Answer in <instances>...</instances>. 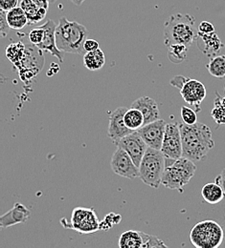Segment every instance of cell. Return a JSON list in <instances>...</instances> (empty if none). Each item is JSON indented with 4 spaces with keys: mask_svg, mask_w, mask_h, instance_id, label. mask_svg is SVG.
<instances>
[{
    "mask_svg": "<svg viewBox=\"0 0 225 248\" xmlns=\"http://www.w3.org/2000/svg\"><path fill=\"white\" fill-rule=\"evenodd\" d=\"M182 140V156L193 161H201L214 148L212 131L209 126L201 123L189 125L179 124Z\"/></svg>",
    "mask_w": 225,
    "mask_h": 248,
    "instance_id": "obj_1",
    "label": "cell"
},
{
    "mask_svg": "<svg viewBox=\"0 0 225 248\" xmlns=\"http://www.w3.org/2000/svg\"><path fill=\"white\" fill-rule=\"evenodd\" d=\"M88 36L86 26L77 21H69L62 17L56 28V42L58 48L64 53L85 56L84 44Z\"/></svg>",
    "mask_w": 225,
    "mask_h": 248,
    "instance_id": "obj_2",
    "label": "cell"
},
{
    "mask_svg": "<svg viewBox=\"0 0 225 248\" xmlns=\"http://www.w3.org/2000/svg\"><path fill=\"white\" fill-rule=\"evenodd\" d=\"M194 17L186 14H176L170 16L164 27V43L166 46L183 44L188 48L196 40Z\"/></svg>",
    "mask_w": 225,
    "mask_h": 248,
    "instance_id": "obj_3",
    "label": "cell"
},
{
    "mask_svg": "<svg viewBox=\"0 0 225 248\" xmlns=\"http://www.w3.org/2000/svg\"><path fill=\"white\" fill-rule=\"evenodd\" d=\"M196 171L193 160L181 156L179 158L165 157V170L162 178V186L171 190L183 192L184 187L192 180Z\"/></svg>",
    "mask_w": 225,
    "mask_h": 248,
    "instance_id": "obj_4",
    "label": "cell"
},
{
    "mask_svg": "<svg viewBox=\"0 0 225 248\" xmlns=\"http://www.w3.org/2000/svg\"><path fill=\"white\" fill-rule=\"evenodd\" d=\"M164 170L165 155L161 150L149 147L139 165L140 180L146 186L157 189L162 185Z\"/></svg>",
    "mask_w": 225,
    "mask_h": 248,
    "instance_id": "obj_5",
    "label": "cell"
},
{
    "mask_svg": "<svg viewBox=\"0 0 225 248\" xmlns=\"http://www.w3.org/2000/svg\"><path fill=\"white\" fill-rule=\"evenodd\" d=\"M224 239V229L218 222L211 219L196 223L190 232V241L197 248H220Z\"/></svg>",
    "mask_w": 225,
    "mask_h": 248,
    "instance_id": "obj_6",
    "label": "cell"
},
{
    "mask_svg": "<svg viewBox=\"0 0 225 248\" xmlns=\"http://www.w3.org/2000/svg\"><path fill=\"white\" fill-rule=\"evenodd\" d=\"M67 228L74 229L81 234H91L100 230V221L93 208L77 207L73 210L70 222L63 223Z\"/></svg>",
    "mask_w": 225,
    "mask_h": 248,
    "instance_id": "obj_7",
    "label": "cell"
},
{
    "mask_svg": "<svg viewBox=\"0 0 225 248\" xmlns=\"http://www.w3.org/2000/svg\"><path fill=\"white\" fill-rule=\"evenodd\" d=\"M161 151L165 157L176 159L182 156V140L179 123L167 124Z\"/></svg>",
    "mask_w": 225,
    "mask_h": 248,
    "instance_id": "obj_8",
    "label": "cell"
},
{
    "mask_svg": "<svg viewBox=\"0 0 225 248\" xmlns=\"http://www.w3.org/2000/svg\"><path fill=\"white\" fill-rule=\"evenodd\" d=\"M110 166L112 171L118 176L130 180L139 178V167L134 163L130 155L120 147H117L113 153Z\"/></svg>",
    "mask_w": 225,
    "mask_h": 248,
    "instance_id": "obj_9",
    "label": "cell"
},
{
    "mask_svg": "<svg viewBox=\"0 0 225 248\" xmlns=\"http://www.w3.org/2000/svg\"><path fill=\"white\" fill-rule=\"evenodd\" d=\"M115 145L124 149L138 167L147 152V149L149 148L137 131L124 137Z\"/></svg>",
    "mask_w": 225,
    "mask_h": 248,
    "instance_id": "obj_10",
    "label": "cell"
},
{
    "mask_svg": "<svg viewBox=\"0 0 225 248\" xmlns=\"http://www.w3.org/2000/svg\"><path fill=\"white\" fill-rule=\"evenodd\" d=\"M167 124L163 120H157L151 124H145L137 130L149 147L161 150Z\"/></svg>",
    "mask_w": 225,
    "mask_h": 248,
    "instance_id": "obj_11",
    "label": "cell"
},
{
    "mask_svg": "<svg viewBox=\"0 0 225 248\" xmlns=\"http://www.w3.org/2000/svg\"><path fill=\"white\" fill-rule=\"evenodd\" d=\"M128 111L126 107H118L109 116V124L107 129V136L116 144L121 139L131 134L132 130L125 124V114Z\"/></svg>",
    "mask_w": 225,
    "mask_h": 248,
    "instance_id": "obj_12",
    "label": "cell"
},
{
    "mask_svg": "<svg viewBox=\"0 0 225 248\" xmlns=\"http://www.w3.org/2000/svg\"><path fill=\"white\" fill-rule=\"evenodd\" d=\"M41 27L44 29V37L42 42L35 47H37L39 50L43 52L50 53L52 56L56 57L60 62H64V52L58 48L56 42V23L53 20L49 19L46 21L45 24L41 25Z\"/></svg>",
    "mask_w": 225,
    "mask_h": 248,
    "instance_id": "obj_13",
    "label": "cell"
},
{
    "mask_svg": "<svg viewBox=\"0 0 225 248\" xmlns=\"http://www.w3.org/2000/svg\"><path fill=\"white\" fill-rule=\"evenodd\" d=\"M180 93L186 103L194 106L196 110H200L199 105L204 100L207 91L202 82L189 78L181 88Z\"/></svg>",
    "mask_w": 225,
    "mask_h": 248,
    "instance_id": "obj_14",
    "label": "cell"
},
{
    "mask_svg": "<svg viewBox=\"0 0 225 248\" xmlns=\"http://www.w3.org/2000/svg\"><path fill=\"white\" fill-rule=\"evenodd\" d=\"M197 47L209 58L215 57L225 47V44L220 39L216 31L211 33H201L197 31Z\"/></svg>",
    "mask_w": 225,
    "mask_h": 248,
    "instance_id": "obj_15",
    "label": "cell"
},
{
    "mask_svg": "<svg viewBox=\"0 0 225 248\" xmlns=\"http://www.w3.org/2000/svg\"><path fill=\"white\" fill-rule=\"evenodd\" d=\"M131 108H135L141 111L144 116L145 124H151L160 119L159 108L156 101L148 95H143L134 100L131 103Z\"/></svg>",
    "mask_w": 225,
    "mask_h": 248,
    "instance_id": "obj_16",
    "label": "cell"
},
{
    "mask_svg": "<svg viewBox=\"0 0 225 248\" xmlns=\"http://www.w3.org/2000/svg\"><path fill=\"white\" fill-rule=\"evenodd\" d=\"M31 216V211L23 204L17 202L14 207L0 217V226L7 228L18 223L25 222Z\"/></svg>",
    "mask_w": 225,
    "mask_h": 248,
    "instance_id": "obj_17",
    "label": "cell"
},
{
    "mask_svg": "<svg viewBox=\"0 0 225 248\" xmlns=\"http://www.w3.org/2000/svg\"><path fill=\"white\" fill-rule=\"evenodd\" d=\"M201 196L206 202L210 204H217L225 200V191L217 183L207 184L201 189Z\"/></svg>",
    "mask_w": 225,
    "mask_h": 248,
    "instance_id": "obj_18",
    "label": "cell"
},
{
    "mask_svg": "<svg viewBox=\"0 0 225 248\" xmlns=\"http://www.w3.org/2000/svg\"><path fill=\"white\" fill-rule=\"evenodd\" d=\"M19 6L25 12L28 17L29 23H32V24L37 23L42 19H44L48 12V10L39 8L33 0H21V2L19 3Z\"/></svg>",
    "mask_w": 225,
    "mask_h": 248,
    "instance_id": "obj_19",
    "label": "cell"
},
{
    "mask_svg": "<svg viewBox=\"0 0 225 248\" xmlns=\"http://www.w3.org/2000/svg\"><path fill=\"white\" fill-rule=\"evenodd\" d=\"M7 22L11 29L21 30L28 23V17L20 6H17L7 12Z\"/></svg>",
    "mask_w": 225,
    "mask_h": 248,
    "instance_id": "obj_20",
    "label": "cell"
},
{
    "mask_svg": "<svg viewBox=\"0 0 225 248\" xmlns=\"http://www.w3.org/2000/svg\"><path fill=\"white\" fill-rule=\"evenodd\" d=\"M118 246L120 248H142L143 238L141 231H125L119 238Z\"/></svg>",
    "mask_w": 225,
    "mask_h": 248,
    "instance_id": "obj_21",
    "label": "cell"
},
{
    "mask_svg": "<svg viewBox=\"0 0 225 248\" xmlns=\"http://www.w3.org/2000/svg\"><path fill=\"white\" fill-rule=\"evenodd\" d=\"M104 63L105 57L100 48L95 51L87 52L84 56V64L90 71H98L102 69Z\"/></svg>",
    "mask_w": 225,
    "mask_h": 248,
    "instance_id": "obj_22",
    "label": "cell"
},
{
    "mask_svg": "<svg viewBox=\"0 0 225 248\" xmlns=\"http://www.w3.org/2000/svg\"><path fill=\"white\" fill-rule=\"evenodd\" d=\"M26 52H27V48L23 43L16 42V43L10 44L7 47L6 56L14 64L18 66V64L24 59Z\"/></svg>",
    "mask_w": 225,
    "mask_h": 248,
    "instance_id": "obj_23",
    "label": "cell"
},
{
    "mask_svg": "<svg viewBox=\"0 0 225 248\" xmlns=\"http://www.w3.org/2000/svg\"><path fill=\"white\" fill-rule=\"evenodd\" d=\"M124 120L126 125L132 131H137L145 124L143 114L141 113V111L135 108L128 109L125 114Z\"/></svg>",
    "mask_w": 225,
    "mask_h": 248,
    "instance_id": "obj_24",
    "label": "cell"
},
{
    "mask_svg": "<svg viewBox=\"0 0 225 248\" xmlns=\"http://www.w3.org/2000/svg\"><path fill=\"white\" fill-rule=\"evenodd\" d=\"M209 74L215 78H222L225 77V56H215L211 58L206 65Z\"/></svg>",
    "mask_w": 225,
    "mask_h": 248,
    "instance_id": "obj_25",
    "label": "cell"
},
{
    "mask_svg": "<svg viewBox=\"0 0 225 248\" xmlns=\"http://www.w3.org/2000/svg\"><path fill=\"white\" fill-rule=\"evenodd\" d=\"M168 58L171 62L175 64L186 61L188 47L183 44H174L168 47Z\"/></svg>",
    "mask_w": 225,
    "mask_h": 248,
    "instance_id": "obj_26",
    "label": "cell"
},
{
    "mask_svg": "<svg viewBox=\"0 0 225 248\" xmlns=\"http://www.w3.org/2000/svg\"><path fill=\"white\" fill-rule=\"evenodd\" d=\"M222 96L219 92H216L214 99V107L211 112V116L218 125L225 124V106L222 101Z\"/></svg>",
    "mask_w": 225,
    "mask_h": 248,
    "instance_id": "obj_27",
    "label": "cell"
},
{
    "mask_svg": "<svg viewBox=\"0 0 225 248\" xmlns=\"http://www.w3.org/2000/svg\"><path fill=\"white\" fill-rule=\"evenodd\" d=\"M143 238L142 248H167V246L156 236L141 232Z\"/></svg>",
    "mask_w": 225,
    "mask_h": 248,
    "instance_id": "obj_28",
    "label": "cell"
},
{
    "mask_svg": "<svg viewBox=\"0 0 225 248\" xmlns=\"http://www.w3.org/2000/svg\"><path fill=\"white\" fill-rule=\"evenodd\" d=\"M121 219H122V217L120 215L110 213L104 217V220L100 221V230H108L113 225L119 223L121 221Z\"/></svg>",
    "mask_w": 225,
    "mask_h": 248,
    "instance_id": "obj_29",
    "label": "cell"
},
{
    "mask_svg": "<svg viewBox=\"0 0 225 248\" xmlns=\"http://www.w3.org/2000/svg\"><path fill=\"white\" fill-rule=\"evenodd\" d=\"M181 119L183 121V123L186 124H189V125H192V124H196V113L195 111L193 110L192 108H189V107H186V106H183L181 107Z\"/></svg>",
    "mask_w": 225,
    "mask_h": 248,
    "instance_id": "obj_30",
    "label": "cell"
},
{
    "mask_svg": "<svg viewBox=\"0 0 225 248\" xmlns=\"http://www.w3.org/2000/svg\"><path fill=\"white\" fill-rule=\"evenodd\" d=\"M28 36H29V40H30V42L32 43L33 45L37 46L43 40L44 29L41 26H39L38 28H35V29H34V30L30 31Z\"/></svg>",
    "mask_w": 225,
    "mask_h": 248,
    "instance_id": "obj_31",
    "label": "cell"
},
{
    "mask_svg": "<svg viewBox=\"0 0 225 248\" xmlns=\"http://www.w3.org/2000/svg\"><path fill=\"white\" fill-rule=\"evenodd\" d=\"M7 16V12H5L3 10H0V18H1L0 23H1V31H2V36L3 37L6 36L9 29H11L8 22H7V16Z\"/></svg>",
    "mask_w": 225,
    "mask_h": 248,
    "instance_id": "obj_32",
    "label": "cell"
},
{
    "mask_svg": "<svg viewBox=\"0 0 225 248\" xmlns=\"http://www.w3.org/2000/svg\"><path fill=\"white\" fill-rule=\"evenodd\" d=\"M19 4L18 0H0V9L8 12L16 7H17Z\"/></svg>",
    "mask_w": 225,
    "mask_h": 248,
    "instance_id": "obj_33",
    "label": "cell"
},
{
    "mask_svg": "<svg viewBox=\"0 0 225 248\" xmlns=\"http://www.w3.org/2000/svg\"><path fill=\"white\" fill-rule=\"evenodd\" d=\"M189 78L183 77V76H175L174 78H173L171 79V84L175 87V88H178L179 90H181V88L184 86V84L186 83V81L188 80Z\"/></svg>",
    "mask_w": 225,
    "mask_h": 248,
    "instance_id": "obj_34",
    "label": "cell"
},
{
    "mask_svg": "<svg viewBox=\"0 0 225 248\" xmlns=\"http://www.w3.org/2000/svg\"><path fill=\"white\" fill-rule=\"evenodd\" d=\"M197 31L201 33H211L215 31V27L212 23L208 21H202L197 28Z\"/></svg>",
    "mask_w": 225,
    "mask_h": 248,
    "instance_id": "obj_35",
    "label": "cell"
},
{
    "mask_svg": "<svg viewBox=\"0 0 225 248\" xmlns=\"http://www.w3.org/2000/svg\"><path fill=\"white\" fill-rule=\"evenodd\" d=\"M84 48H85V51L86 53L87 52H91V51H95L97 49L100 48V45L99 43L97 42L95 39H90V38H87L84 44Z\"/></svg>",
    "mask_w": 225,
    "mask_h": 248,
    "instance_id": "obj_36",
    "label": "cell"
},
{
    "mask_svg": "<svg viewBox=\"0 0 225 248\" xmlns=\"http://www.w3.org/2000/svg\"><path fill=\"white\" fill-rule=\"evenodd\" d=\"M215 183L222 186L225 191V169H224L223 172L215 179Z\"/></svg>",
    "mask_w": 225,
    "mask_h": 248,
    "instance_id": "obj_37",
    "label": "cell"
},
{
    "mask_svg": "<svg viewBox=\"0 0 225 248\" xmlns=\"http://www.w3.org/2000/svg\"><path fill=\"white\" fill-rule=\"evenodd\" d=\"M39 8L48 10L49 9V2L50 0H33Z\"/></svg>",
    "mask_w": 225,
    "mask_h": 248,
    "instance_id": "obj_38",
    "label": "cell"
},
{
    "mask_svg": "<svg viewBox=\"0 0 225 248\" xmlns=\"http://www.w3.org/2000/svg\"><path fill=\"white\" fill-rule=\"evenodd\" d=\"M75 5H77V6H80V5H82L86 0H71Z\"/></svg>",
    "mask_w": 225,
    "mask_h": 248,
    "instance_id": "obj_39",
    "label": "cell"
},
{
    "mask_svg": "<svg viewBox=\"0 0 225 248\" xmlns=\"http://www.w3.org/2000/svg\"><path fill=\"white\" fill-rule=\"evenodd\" d=\"M222 101H223V103H224V105L225 106V96H224V97L222 98Z\"/></svg>",
    "mask_w": 225,
    "mask_h": 248,
    "instance_id": "obj_40",
    "label": "cell"
},
{
    "mask_svg": "<svg viewBox=\"0 0 225 248\" xmlns=\"http://www.w3.org/2000/svg\"><path fill=\"white\" fill-rule=\"evenodd\" d=\"M55 1H57V0H50V2H55Z\"/></svg>",
    "mask_w": 225,
    "mask_h": 248,
    "instance_id": "obj_41",
    "label": "cell"
},
{
    "mask_svg": "<svg viewBox=\"0 0 225 248\" xmlns=\"http://www.w3.org/2000/svg\"></svg>",
    "mask_w": 225,
    "mask_h": 248,
    "instance_id": "obj_42",
    "label": "cell"
}]
</instances>
